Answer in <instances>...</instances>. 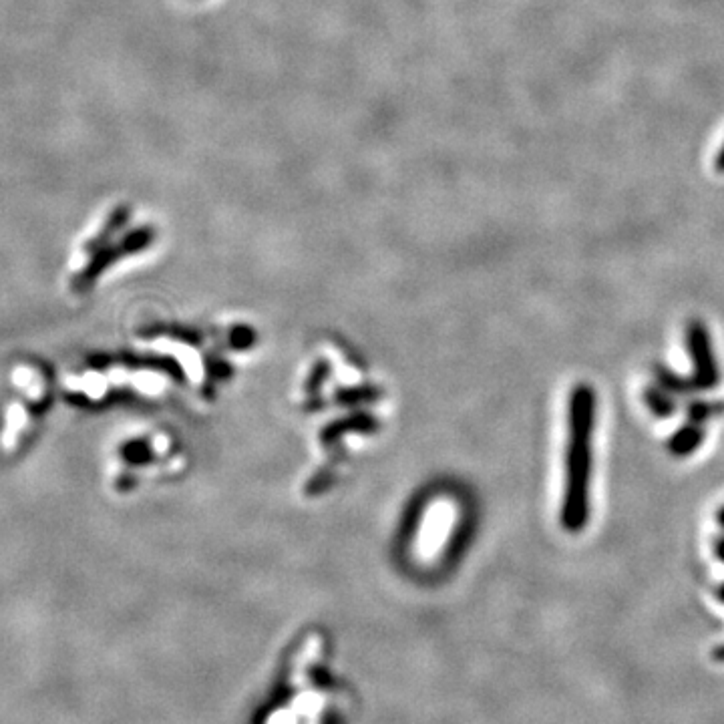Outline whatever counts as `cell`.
<instances>
[{
  "label": "cell",
  "instance_id": "cell-1",
  "mask_svg": "<svg viewBox=\"0 0 724 724\" xmlns=\"http://www.w3.org/2000/svg\"><path fill=\"white\" fill-rule=\"evenodd\" d=\"M288 672L278 680L266 700L254 710L250 724H346L350 718V696L328 674L314 676Z\"/></svg>",
  "mask_w": 724,
  "mask_h": 724
},
{
  "label": "cell",
  "instance_id": "cell-2",
  "mask_svg": "<svg viewBox=\"0 0 724 724\" xmlns=\"http://www.w3.org/2000/svg\"><path fill=\"white\" fill-rule=\"evenodd\" d=\"M594 391L578 385L570 401V439L566 457V495L562 523L568 531H582L590 517V467L594 431Z\"/></svg>",
  "mask_w": 724,
  "mask_h": 724
},
{
  "label": "cell",
  "instance_id": "cell-3",
  "mask_svg": "<svg viewBox=\"0 0 724 724\" xmlns=\"http://www.w3.org/2000/svg\"><path fill=\"white\" fill-rule=\"evenodd\" d=\"M688 348L694 362V377L690 379L692 389H714L718 383L716 360L712 356L708 330L700 320L688 324Z\"/></svg>",
  "mask_w": 724,
  "mask_h": 724
},
{
  "label": "cell",
  "instance_id": "cell-4",
  "mask_svg": "<svg viewBox=\"0 0 724 724\" xmlns=\"http://www.w3.org/2000/svg\"><path fill=\"white\" fill-rule=\"evenodd\" d=\"M700 441H702V431L698 427H694V425H688L682 431H678V435L670 441V451L674 455L682 457V455L692 453L698 447Z\"/></svg>",
  "mask_w": 724,
  "mask_h": 724
},
{
  "label": "cell",
  "instance_id": "cell-5",
  "mask_svg": "<svg viewBox=\"0 0 724 724\" xmlns=\"http://www.w3.org/2000/svg\"><path fill=\"white\" fill-rule=\"evenodd\" d=\"M646 403L658 417H670L674 413V401L668 397L666 389L652 387L646 391Z\"/></svg>",
  "mask_w": 724,
  "mask_h": 724
},
{
  "label": "cell",
  "instance_id": "cell-6",
  "mask_svg": "<svg viewBox=\"0 0 724 724\" xmlns=\"http://www.w3.org/2000/svg\"><path fill=\"white\" fill-rule=\"evenodd\" d=\"M722 411H724V407L718 405V403H702V401H698V403L688 407V419H690V423H700V421H706L712 415L722 413Z\"/></svg>",
  "mask_w": 724,
  "mask_h": 724
},
{
  "label": "cell",
  "instance_id": "cell-7",
  "mask_svg": "<svg viewBox=\"0 0 724 724\" xmlns=\"http://www.w3.org/2000/svg\"><path fill=\"white\" fill-rule=\"evenodd\" d=\"M716 552H718V556L724 560V539H720L718 541V546H716ZM720 600H724V588L720 590Z\"/></svg>",
  "mask_w": 724,
  "mask_h": 724
},
{
  "label": "cell",
  "instance_id": "cell-8",
  "mask_svg": "<svg viewBox=\"0 0 724 724\" xmlns=\"http://www.w3.org/2000/svg\"><path fill=\"white\" fill-rule=\"evenodd\" d=\"M714 658L720 660V662H724V646H720L718 650H714Z\"/></svg>",
  "mask_w": 724,
  "mask_h": 724
},
{
  "label": "cell",
  "instance_id": "cell-9",
  "mask_svg": "<svg viewBox=\"0 0 724 724\" xmlns=\"http://www.w3.org/2000/svg\"><path fill=\"white\" fill-rule=\"evenodd\" d=\"M718 521H720V525L724 527V509L718 513Z\"/></svg>",
  "mask_w": 724,
  "mask_h": 724
}]
</instances>
